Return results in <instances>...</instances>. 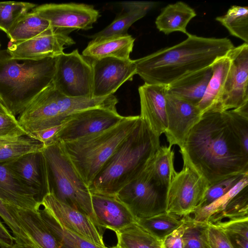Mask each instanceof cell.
Instances as JSON below:
<instances>
[{
	"label": "cell",
	"instance_id": "cell-1",
	"mask_svg": "<svg viewBox=\"0 0 248 248\" xmlns=\"http://www.w3.org/2000/svg\"><path fill=\"white\" fill-rule=\"evenodd\" d=\"M179 151L184 163L209 186L248 172V152L234 132L227 110L203 114Z\"/></svg>",
	"mask_w": 248,
	"mask_h": 248
},
{
	"label": "cell",
	"instance_id": "cell-2",
	"mask_svg": "<svg viewBox=\"0 0 248 248\" xmlns=\"http://www.w3.org/2000/svg\"><path fill=\"white\" fill-rule=\"evenodd\" d=\"M181 43L135 60L136 74L145 83L168 86L206 68L226 56L234 46L227 38H209L189 33Z\"/></svg>",
	"mask_w": 248,
	"mask_h": 248
},
{
	"label": "cell",
	"instance_id": "cell-3",
	"mask_svg": "<svg viewBox=\"0 0 248 248\" xmlns=\"http://www.w3.org/2000/svg\"><path fill=\"white\" fill-rule=\"evenodd\" d=\"M159 139L140 118L89 186L91 193L115 196L144 170L160 147Z\"/></svg>",
	"mask_w": 248,
	"mask_h": 248
},
{
	"label": "cell",
	"instance_id": "cell-4",
	"mask_svg": "<svg viewBox=\"0 0 248 248\" xmlns=\"http://www.w3.org/2000/svg\"><path fill=\"white\" fill-rule=\"evenodd\" d=\"M56 60L17 59L0 49V100L11 114L19 115L52 82Z\"/></svg>",
	"mask_w": 248,
	"mask_h": 248
},
{
	"label": "cell",
	"instance_id": "cell-5",
	"mask_svg": "<svg viewBox=\"0 0 248 248\" xmlns=\"http://www.w3.org/2000/svg\"><path fill=\"white\" fill-rule=\"evenodd\" d=\"M140 120V115L124 116L121 122L105 130L75 140L58 142L89 187Z\"/></svg>",
	"mask_w": 248,
	"mask_h": 248
},
{
	"label": "cell",
	"instance_id": "cell-6",
	"mask_svg": "<svg viewBox=\"0 0 248 248\" xmlns=\"http://www.w3.org/2000/svg\"><path fill=\"white\" fill-rule=\"evenodd\" d=\"M117 98L113 95L103 97H71L52 82L38 94L19 115L17 120L28 133L62 124L71 115L94 108H116Z\"/></svg>",
	"mask_w": 248,
	"mask_h": 248
},
{
	"label": "cell",
	"instance_id": "cell-7",
	"mask_svg": "<svg viewBox=\"0 0 248 248\" xmlns=\"http://www.w3.org/2000/svg\"><path fill=\"white\" fill-rule=\"evenodd\" d=\"M47 172L49 193L60 201L89 216L98 228L89 187L79 176L57 142L43 151Z\"/></svg>",
	"mask_w": 248,
	"mask_h": 248
},
{
	"label": "cell",
	"instance_id": "cell-8",
	"mask_svg": "<svg viewBox=\"0 0 248 248\" xmlns=\"http://www.w3.org/2000/svg\"><path fill=\"white\" fill-rule=\"evenodd\" d=\"M168 189L156 182L146 165L115 196L127 207L136 220L165 212Z\"/></svg>",
	"mask_w": 248,
	"mask_h": 248
},
{
	"label": "cell",
	"instance_id": "cell-9",
	"mask_svg": "<svg viewBox=\"0 0 248 248\" xmlns=\"http://www.w3.org/2000/svg\"><path fill=\"white\" fill-rule=\"evenodd\" d=\"M53 83L64 95L71 97L92 96V68L89 60L78 49L57 57Z\"/></svg>",
	"mask_w": 248,
	"mask_h": 248
},
{
	"label": "cell",
	"instance_id": "cell-10",
	"mask_svg": "<svg viewBox=\"0 0 248 248\" xmlns=\"http://www.w3.org/2000/svg\"><path fill=\"white\" fill-rule=\"evenodd\" d=\"M209 185L193 169L184 163L168 189L165 211L180 216L190 215L202 199Z\"/></svg>",
	"mask_w": 248,
	"mask_h": 248
},
{
	"label": "cell",
	"instance_id": "cell-11",
	"mask_svg": "<svg viewBox=\"0 0 248 248\" xmlns=\"http://www.w3.org/2000/svg\"><path fill=\"white\" fill-rule=\"evenodd\" d=\"M31 11L50 22L53 33L68 36L75 30L92 29L99 16L93 5L83 3L44 4Z\"/></svg>",
	"mask_w": 248,
	"mask_h": 248
},
{
	"label": "cell",
	"instance_id": "cell-12",
	"mask_svg": "<svg viewBox=\"0 0 248 248\" xmlns=\"http://www.w3.org/2000/svg\"><path fill=\"white\" fill-rule=\"evenodd\" d=\"M231 62L217 112L237 108L248 103V44L227 53Z\"/></svg>",
	"mask_w": 248,
	"mask_h": 248
},
{
	"label": "cell",
	"instance_id": "cell-13",
	"mask_svg": "<svg viewBox=\"0 0 248 248\" xmlns=\"http://www.w3.org/2000/svg\"><path fill=\"white\" fill-rule=\"evenodd\" d=\"M87 59L92 68L93 97L113 95L124 83L132 81L136 74L135 60L112 57Z\"/></svg>",
	"mask_w": 248,
	"mask_h": 248
},
{
	"label": "cell",
	"instance_id": "cell-14",
	"mask_svg": "<svg viewBox=\"0 0 248 248\" xmlns=\"http://www.w3.org/2000/svg\"><path fill=\"white\" fill-rule=\"evenodd\" d=\"M124 116L116 108L98 107L79 111L70 116L56 138L65 142L105 130L121 122Z\"/></svg>",
	"mask_w": 248,
	"mask_h": 248
},
{
	"label": "cell",
	"instance_id": "cell-15",
	"mask_svg": "<svg viewBox=\"0 0 248 248\" xmlns=\"http://www.w3.org/2000/svg\"><path fill=\"white\" fill-rule=\"evenodd\" d=\"M41 206L67 229L97 246L106 247L100 229L86 214L60 201L50 193L44 198Z\"/></svg>",
	"mask_w": 248,
	"mask_h": 248
},
{
	"label": "cell",
	"instance_id": "cell-16",
	"mask_svg": "<svg viewBox=\"0 0 248 248\" xmlns=\"http://www.w3.org/2000/svg\"><path fill=\"white\" fill-rule=\"evenodd\" d=\"M167 127L164 133L169 146L181 147L192 127L202 115L198 106L167 93Z\"/></svg>",
	"mask_w": 248,
	"mask_h": 248
},
{
	"label": "cell",
	"instance_id": "cell-17",
	"mask_svg": "<svg viewBox=\"0 0 248 248\" xmlns=\"http://www.w3.org/2000/svg\"><path fill=\"white\" fill-rule=\"evenodd\" d=\"M43 151L30 153L6 162L9 168L33 192L40 204L49 193L46 162Z\"/></svg>",
	"mask_w": 248,
	"mask_h": 248
},
{
	"label": "cell",
	"instance_id": "cell-18",
	"mask_svg": "<svg viewBox=\"0 0 248 248\" xmlns=\"http://www.w3.org/2000/svg\"><path fill=\"white\" fill-rule=\"evenodd\" d=\"M75 44L68 35L46 33L20 43L9 42L6 49L15 59L40 60L56 58L63 53L65 46Z\"/></svg>",
	"mask_w": 248,
	"mask_h": 248
},
{
	"label": "cell",
	"instance_id": "cell-19",
	"mask_svg": "<svg viewBox=\"0 0 248 248\" xmlns=\"http://www.w3.org/2000/svg\"><path fill=\"white\" fill-rule=\"evenodd\" d=\"M141 119L156 136L164 133L167 127L166 95L167 86L144 83L138 89Z\"/></svg>",
	"mask_w": 248,
	"mask_h": 248
},
{
	"label": "cell",
	"instance_id": "cell-20",
	"mask_svg": "<svg viewBox=\"0 0 248 248\" xmlns=\"http://www.w3.org/2000/svg\"><path fill=\"white\" fill-rule=\"evenodd\" d=\"M92 202L100 227L115 232L136 221L127 207L115 196L92 193Z\"/></svg>",
	"mask_w": 248,
	"mask_h": 248
},
{
	"label": "cell",
	"instance_id": "cell-21",
	"mask_svg": "<svg viewBox=\"0 0 248 248\" xmlns=\"http://www.w3.org/2000/svg\"><path fill=\"white\" fill-rule=\"evenodd\" d=\"M0 198L7 205L37 211L41 204L33 192L9 168L6 162L0 163Z\"/></svg>",
	"mask_w": 248,
	"mask_h": 248
},
{
	"label": "cell",
	"instance_id": "cell-22",
	"mask_svg": "<svg viewBox=\"0 0 248 248\" xmlns=\"http://www.w3.org/2000/svg\"><path fill=\"white\" fill-rule=\"evenodd\" d=\"M156 3L150 1H129L122 3L124 12L103 30L89 37L92 40L128 35L127 31L136 21L144 17Z\"/></svg>",
	"mask_w": 248,
	"mask_h": 248
},
{
	"label": "cell",
	"instance_id": "cell-23",
	"mask_svg": "<svg viewBox=\"0 0 248 248\" xmlns=\"http://www.w3.org/2000/svg\"><path fill=\"white\" fill-rule=\"evenodd\" d=\"M12 215L39 248H62L43 220L38 210L24 209L9 205Z\"/></svg>",
	"mask_w": 248,
	"mask_h": 248
},
{
	"label": "cell",
	"instance_id": "cell-24",
	"mask_svg": "<svg viewBox=\"0 0 248 248\" xmlns=\"http://www.w3.org/2000/svg\"><path fill=\"white\" fill-rule=\"evenodd\" d=\"M211 66L185 77L167 86V93L198 106L212 76Z\"/></svg>",
	"mask_w": 248,
	"mask_h": 248
},
{
	"label": "cell",
	"instance_id": "cell-25",
	"mask_svg": "<svg viewBox=\"0 0 248 248\" xmlns=\"http://www.w3.org/2000/svg\"><path fill=\"white\" fill-rule=\"evenodd\" d=\"M134 41L135 39L129 34L101 40H92L82 51V55L91 59L112 57L128 60Z\"/></svg>",
	"mask_w": 248,
	"mask_h": 248
},
{
	"label": "cell",
	"instance_id": "cell-26",
	"mask_svg": "<svg viewBox=\"0 0 248 248\" xmlns=\"http://www.w3.org/2000/svg\"><path fill=\"white\" fill-rule=\"evenodd\" d=\"M231 63V60L227 54L217 59L211 65L212 76L204 96L198 105L202 114L217 112Z\"/></svg>",
	"mask_w": 248,
	"mask_h": 248
},
{
	"label": "cell",
	"instance_id": "cell-27",
	"mask_svg": "<svg viewBox=\"0 0 248 248\" xmlns=\"http://www.w3.org/2000/svg\"><path fill=\"white\" fill-rule=\"evenodd\" d=\"M195 10L186 3L178 1L163 8L156 17V28L166 35L179 31L186 35L189 33L186 27L190 21L196 16Z\"/></svg>",
	"mask_w": 248,
	"mask_h": 248
},
{
	"label": "cell",
	"instance_id": "cell-28",
	"mask_svg": "<svg viewBox=\"0 0 248 248\" xmlns=\"http://www.w3.org/2000/svg\"><path fill=\"white\" fill-rule=\"evenodd\" d=\"M46 33H53L50 22L31 11L20 17L6 34L9 42L15 44Z\"/></svg>",
	"mask_w": 248,
	"mask_h": 248
},
{
	"label": "cell",
	"instance_id": "cell-29",
	"mask_svg": "<svg viewBox=\"0 0 248 248\" xmlns=\"http://www.w3.org/2000/svg\"><path fill=\"white\" fill-rule=\"evenodd\" d=\"M120 248H165L163 239L155 236L136 221L115 232Z\"/></svg>",
	"mask_w": 248,
	"mask_h": 248
},
{
	"label": "cell",
	"instance_id": "cell-30",
	"mask_svg": "<svg viewBox=\"0 0 248 248\" xmlns=\"http://www.w3.org/2000/svg\"><path fill=\"white\" fill-rule=\"evenodd\" d=\"M39 214L62 248H109L97 246L61 225L44 207L39 208Z\"/></svg>",
	"mask_w": 248,
	"mask_h": 248
},
{
	"label": "cell",
	"instance_id": "cell-31",
	"mask_svg": "<svg viewBox=\"0 0 248 248\" xmlns=\"http://www.w3.org/2000/svg\"><path fill=\"white\" fill-rule=\"evenodd\" d=\"M44 148L42 142L29 134L0 138V163L10 161L30 153L42 151Z\"/></svg>",
	"mask_w": 248,
	"mask_h": 248
},
{
	"label": "cell",
	"instance_id": "cell-32",
	"mask_svg": "<svg viewBox=\"0 0 248 248\" xmlns=\"http://www.w3.org/2000/svg\"><path fill=\"white\" fill-rule=\"evenodd\" d=\"M171 148L160 146L147 164L156 182L167 188L176 172L173 165L174 153Z\"/></svg>",
	"mask_w": 248,
	"mask_h": 248
},
{
	"label": "cell",
	"instance_id": "cell-33",
	"mask_svg": "<svg viewBox=\"0 0 248 248\" xmlns=\"http://www.w3.org/2000/svg\"><path fill=\"white\" fill-rule=\"evenodd\" d=\"M185 220V216H180L165 211L136 221L152 234L163 239L179 227Z\"/></svg>",
	"mask_w": 248,
	"mask_h": 248
},
{
	"label": "cell",
	"instance_id": "cell-34",
	"mask_svg": "<svg viewBox=\"0 0 248 248\" xmlns=\"http://www.w3.org/2000/svg\"><path fill=\"white\" fill-rule=\"evenodd\" d=\"M216 20L225 27L231 35L248 44V7L233 5L226 14Z\"/></svg>",
	"mask_w": 248,
	"mask_h": 248
},
{
	"label": "cell",
	"instance_id": "cell-35",
	"mask_svg": "<svg viewBox=\"0 0 248 248\" xmlns=\"http://www.w3.org/2000/svg\"><path fill=\"white\" fill-rule=\"evenodd\" d=\"M248 218V188L242 189L226 205L223 211L208 221L216 225L230 221Z\"/></svg>",
	"mask_w": 248,
	"mask_h": 248
},
{
	"label": "cell",
	"instance_id": "cell-36",
	"mask_svg": "<svg viewBox=\"0 0 248 248\" xmlns=\"http://www.w3.org/2000/svg\"><path fill=\"white\" fill-rule=\"evenodd\" d=\"M35 7L36 4L30 2H0V30L7 34L20 17Z\"/></svg>",
	"mask_w": 248,
	"mask_h": 248
},
{
	"label": "cell",
	"instance_id": "cell-37",
	"mask_svg": "<svg viewBox=\"0 0 248 248\" xmlns=\"http://www.w3.org/2000/svg\"><path fill=\"white\" fill-rule=\"evenodd\" d=\"M201 235L203 248H234L226 232L210 222L202 224Z\"/></svg>",
	"mask_w": 248,
	"mask_h": 248
},
{
	"label": "cell",
	"instance_id": "cell-38",
	"mask_svg": "<svg viewBox=\"0 0 248 248\" xmlns=\"http://www.w3.org/2000/svg\"><path fill=\"white\" fill-rule=\"evenodd\" d=\"M0 217L11 230L15 243L24 248H39L21 228L6 204L0 198Z\"/></svg>",
	"mask_w": 248,
	"mask_h": 248
},
{
	"label": "cell",
	"instance_id": "cell-39",
	"mask_svg": "<svg viewBox=\"0 0 248 248\" xmlns=\"http://www.w3.org/2000/svg\"><path fill=\"white\" fill-rule=\"evenodd\" d=\"M227 111L234 132L248 152V103Z\"/></svg>",
	"mask_w": 248,
	"mask_h": 248
},
{
	"label": "cell",
	"instance_id": "cell-40",
	"mask_svg": "<svg viewBox=\"0 0 248 248\" xmlns=\"http://www.w3.org/2000/svg\"><path fill=\"white\" fill-rule=\"evenodd\" d=\"M27 134L15 116L11 113L0 112V138H13Z\"/></svg>",
	"mask_w": 248,
	"mask_h": 248
},
{
	"label": "cell",
	"instance_id": "cell-41",
	"mask_svg": "<svg viewBox=\"0 0 248 248\" xmlns=\"http://www.w3.org/2000/svg\"><path fill=\"white\" fill-rule=\"evenodd\" d=\"M192 221L189 215L185 216L184 222L163 239L165 248H184L183 236Z\"/></svg>",
	"mask_w": 248,
	"mask_h": 248
},
{
	"label": "cell",
	"instance_id": "cell-42",
	"mask_svg": "<svg viewBox=\"0 0 248 248\" xmlns=\"http://www.w3.org/2000/svg\"><path fill=\"white\" fill-rule=\"evenodd\" d=\"M202 224L192 220L186 229L184 236V248H203L201 239Z\"/></svg>",
	"mask_w": 248,
	"mask_h": 248
},
{
	"label": "cell",
	"instance_id": "cell-43",
	"mask_svg": "<svg viewBox=\"0 0 248 248\" xmlns=\"http://www.w3.org/2000/svg\"><path fill=\"white\" fill-rule=\"evenodd\" d=\"M228 235H240L248 239V218L230 221L216 224Z\"/></svg>",
	"mask_w": 248,
	"mask_h": 248
},
{
	"label": "cell",
	"instance_id": "cell-44",
	"mask_svg": "<svg viewBox=\"0 0 248 248\" xmlns=\"http://www.w3.org/2000/svg\"><path fill=\"white\" fill-rule=\"evenodd\" d=\"M64 123L28 134L42 142L45 147L57 142L56 136L63 126Z\"/></svg>",
	"mask_w": 248,
	"mask_h": 248
},
{
	"label": "cell",
	"instance_id": "cell-45",
	"mask_svg": "<svg viewBox=\"0 0 248 248\" xmlns=\"http://www.w3.org/2000/svg\"><path fill=\"white\" fill-rule=\"evenodd\" d=\"M14 242V238L0 221V244L4 248H11Z\"/></svg>",
	"mask_w": 248,
	"mask_h": 248
},
{
	"label": "cell",
	"instance_id": "cell-46",
	"mask_svg": "<svg viewBox=\"0 0 248 248\" xmlns=\"http://www.w3.org/2000/svg\"><path fill=\"white\" fill-rule=\"evenodd\" d=\"M228 236L234 248H248V239L240 235Z\"/></svg>",
	"mask_w": 248,
	"mask_h": 248
},
{
	"label": "cell",
	"instance_id": "cell-47",
	"mask_svg": "<svg viewBox=\"0 0 248 248\" xmlns=\"http://www.w3.org/2000/svg\"><path fill=\"white\" fill-rule=\"evenodd\" d=\"M0 112L4 113H10L8 109L5 108L4 105L0 100Z\"/></svg>",
	"mask_w": 248,
	"mask_h": 248
},
{
	"label": "cell",
	"instance_id": "cell-48",
	"mask_svg": "<svg viewBox=\"0 0 248 248\" xmlns=\"http://www.w3.org/2000/svg\"><path fill=\"white\" fill-rule=\"evenodd\" d=\"M11 248H23V247H22L20 245H18L14 243V245L13 246V247Z\"/></svg>",
	"mask_w": 248,
	"mask_h": 248
},
{
	"label": "cell",
	"instance_id": "cell-49",
	"mask_svg": "<svg viewBox=\"0 0 248 248\" xmlns=\"http://www.w3.org/2000/svg\"><path fill=\"white\" fill-rule=\"evenodd\" d=\"M109 248H120L117 245L112 247H109Z\"/></svg>",
	"mask_w": 248,
	"mask_h": 248
},
{
	"label": "cell",
	"instance_id": "cell-50",
	"mask_svg": "<svg viewBox=\"0 0 248 248\" xmlns=\"http://www.w3.org/2000/svg\"><path fill=\"white\" fill-rule=\"evenodd\" d=\"M0 248H4L0 244Z\"/></svg>",
	"mask_w": 248,
	"mask_h": 248
},
{
	"label": "cell",
	"instance_id": "cell-51",
	"mask_svg": "<svg viewBox=\"0 0 248 248\" xmlns=\"http://www.w3.org/2000/svg\"></svg>",
	"mask_w": 248,
	"mask_h": 248
}]
</instances>
